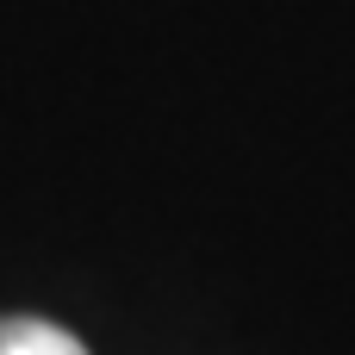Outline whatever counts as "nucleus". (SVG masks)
Masks as SVG:
<instances>
[{
	"instance_id": "f257e3e1",
	"label": "nucleus",
	"mask_w": 355,
	"mask_h": 355,
	"mask_svg": "<svg viewBox=\"0 0 355 355\" xmlns=\"http://www.w3.org/2000/svg\"><path fill=\"white\" fill-rule=\"evenodd\" d=\"M0 355H87L62 324L44 318H0Z\"/></svg>"
}]
</instances>
